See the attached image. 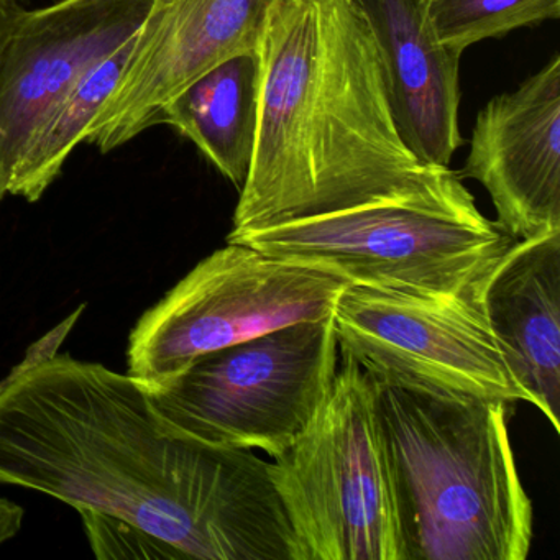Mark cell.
<instances>
[{"mask_svg":"<svg viewBox=\"0 0 560 560\" xmlns=\"http://www.w3.org/2000/svg\"><path fill=\"white\" fill-rule=\"evenodd\" d=\"M83 311L0 380V485L137 527L166 559L298 560L270 462L182 434L136 376L58 353Z\"/></svg>","mask_w":560,"mask_h":560,"instance_id":"cell-1","label":"cell"},{"mask_svg":"<svg viewBox=\"0 0 560 560\" xmlns=\"http://www.w3.org/2000/svg\"><path fill=\"white\" fill-rule=\"evenodd\" d=\"M260 116L228 241L444 185L393 116L385 67L353 0H277L257 45Z\"/></svg>","mask_w":560,"mask_h":560,"instance_id":"cell-2","label":"cell"},{"mask_svg":"<svg viewBox=\"0 0 560 560\" xmlns=\"http://www.w3.org/2000/svg\"><path fill=\"white\" fill-rule=\"evenodd\" d=\"M376 385L402 560H524L533 503L508 431L506 402Z\"/></svg>","mask_w":560,"mask_h":560,"instance_id":"cell-3","label":"cell"},{"mask_svg":"<svg viewBox=\"0 0 560 560\" xmlns=\"http://www.w3.org/2000/svg\"><path fill=\"white\" fill-rule=\"evenodd\" d=\"M520 241L478 211L457 172L439 188L250 232L228 241L355 287L483 304Z\"/></svg>","mask_w":560,"mask_h":560,"instance_id":"cell-4","label":"cell"},{"mask_svg":"<svg viewBox=\"0 0 560 560\" xmlns=\"http://www.w3.org/2000/svg\"><path fill=\"white\" fill-rule=\"evenodd\" d=\"M273 460L298 560H402L376 385L359 363L340 353L326 405Z\"/></svg>","mask_w":560,"mask_h":560,"instance_id":"cell-5","label":"cell"},{"mask_svg":"<svg viewBox=\"0 0 560 560\" xmlns=\"http://www.w3.org/2000/svg\"><path fill=\"white\" fill-rule=\"evenodd\" d=\"M339 365L329 317L206 353L168 378L142 383L156 411L182 434L277 457L313 424Z\"/></svg>","mask_w":560,"mask_h":560,"instance_id":"cell-6","label":"cell"},{"mask_svg":"<svg viewBox=\"0 0 560 560\" xmlns=\"http://www.w3.org/2000/svg\"><path fill=\"white\" fill-rule=\"evenodd\" d=\"M347 284L250 245L228 244L143 313L127 346L129 375L160 382L206 353L291 324L329 319Z\"/></svg>","mask_w":560,"mask_h":560,"instance_id":"cell-7","label":"cell"},{"mask_svg":"<svg viewBox=\"0 0 560 560\" xmlns=\"http://www.w3.org/2000/svg\"><path fill=\"white\" fill-rule=\"evenodd\" d=\"M332 319L340 353L375 383L444 398L529 402L483 304L347 284Z\"/></svg>","mask_w":560,"mask_h":560,"instance_id":"cell-8","label":"cell"},{"mask_svg":"<svg viewBox=\"0 0 560 560\" xmlns=\"http://www.w3.org/2000/svg\"><path fill=\"white\" fill-rule=\"evenodd\" d=\"M153 0H9L0 28V202L61 100L139 32Z\"/></svg>","mask_w":560,"mask_h":560,"instance_id":"cell-9","label":"cell"},{"mask_svg":"<svg viewBox=\"0 0 560 560\" xmlns=\"http://www.w3.org/2000/svg\"><path fill=\"white\" fill-rule=\"evenodd\" d=\"M277 0H153L126 68L84 142L109 153L155 126L162 107L221 61L257 50Z\"/></svg>","mask_w":560,"mask_h":560,"instance_id":"cell-10","label":"cell"},{"mask_svg":"<svg viewBox=\"0 0 560 560\" xmlns=\"http://www.w3.org/2000/svg\"><path fill=\"white\" fill-rule=\"evenodd\" d=\"M462 179L487 189L516 241L560 232V57L478 113Z\"/></svg>","mask_w":560,"mask_h":560,"instance_id":"cell-11","label":"cell"},{"mask_svg":"<svg viewBox=\"0 0 560 560\" xmlns=\"http://www.w3.org/2000/svg\"><path fill=\"white\" fill-rule=\"evenodd\" d=\"M369 22L385 67L396 126L425 165L448 168L464 145L462 55L442 44L425 0H353Z\"/></svg>","mask_w":560,"mask_h":560,"instance_id":"cell-12","label":"cell"},{"mask_svg":"<svg viewBox=\"0 0 560 560\" xmlns=\"http://www.w3.org/2000/svg\"><path fill=\"white\" fill-rule=\"evenodd\" d=\"M483 311L529 405L560 432V232L517 242L485 288Z\"/></svg>","mask_w":560,"mask_h":560,"instance_id":"cell-13","label":"cell"},{"mask_svg":"<svg viewBox=\"0 0 560 560\" xmlns=\"http://www.w3.org/2000/svg\"><path fill=\"white\" fill-rule=\"evenodd\" d=\"M260 116L257 50L234 55L196 78L156 116L191 140L199 152L241 191L254 159Z\"/></svg>","mask_w":560,"mask_h":560,"instance_id":"cell-14","label":"cell"},{"mask_svg":"<svg viewBox=\"0 0 560 560\" xmlns=\"http://www.w3.org/2000/svg\"><path fill=\"white\" fill-rule=\"evenodd\" d=\"M133 37L94 67L51 110L15 170L9 195L37 202L47 192L113 94L132 51Z\"/></svg>","mask_w":560,"mask_h":560,"instance_id":"cell-15","label":"cell"},{"mask_svg":"<svg viewBox=\"0 0 560 560\" xmlns=\"http://www.w3.org/2000/svg\"><path fill=\"white\" fill-rule=\"evenodd\" d=\"M442 44L457 54L560 18V0H425Z\"/></svg>","mask_w":560,"mask_h":560,"instance_id":"cell-16","label":"cell"},{"mask_svg":"<svg viewBox=\"0 0 560 560\" xmlns=\"http://www.w3.org/2000/svg\"><path fill=\"white\" fill-rule=\"evenodd\" d=\"M25 511L21 504L0 498V547L14 539L21 533Z\"/></svg>","mask_w":560,"mask_h":560,"instance_id":"cell-17","label":"cell"},{"mask_svg":"<svg viewBox=\"0 0 560 560\" xmlns=\"http://www.w3.org/2000/svg\"><path fill=\"white\" fill-rule=\"evenodd\" d=\"M2 22H4V2L0 0V28H2Z\"/></svg>","mask_w":560,"mask_h":560,"instance_id":"cell-18","label":"cell"},{"mask_svg":"<svg viewBox=\"0 0 560 560\" xmlns=\"http://www.w3.org/2000/svg\"><path fill=\"white\" fill-rule=\"evenodd\" d=\"M18 2H19V0H18Z\"/></svg>","mask_w":560,"mask_h":560,"instance_id":"cell-19","label":"cell"}]
</instances>
